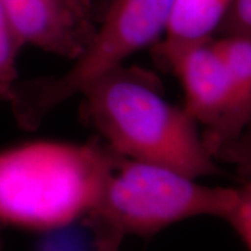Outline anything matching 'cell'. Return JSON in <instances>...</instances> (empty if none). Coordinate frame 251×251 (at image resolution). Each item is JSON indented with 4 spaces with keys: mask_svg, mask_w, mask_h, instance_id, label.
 I'll list each match as a JSON object with an SVG mask.
<instances>
[{
    "mask_svg": "<svg viewBox=\"0 0 251 251\" xmlns=\"http://www.w3.org/2000/svg\"><path fill=\"white\" fill-rule=\"evenodd\" d=\"M80 94V117L119 155L196 179L221 174L197 122L184 107L163 97L159 81L150 72L122 64Z\"/></svg>",
    "mask_w": 251,
    "mask_h": 251,
    "instance_id": "obj_1",
    "label": "cell"
},
{
    "mask_svg": "<svg viewBox=\"0 0 251 251\" xmlns=\"http://www.w3.org/2000/svg\"><path fill=\"white\" fill-rule=\"evenodd\" d=\"M121 155L103 141H39L0 152V222L50 230L84 218Z\"/></svg>",
    "mask_w": 251,
    "mask_h": 251,
    "instance_id": "obj_2",
    "label": "cell"
},
{
    "mask_svg": "<svg viewBox=\"0 0 251 251\" xmlns=\"http://www.w3.org/2000/svg\"><path fill=\"white\" fill-rule=\"evenodd\" d=\"M235 187H211L166 166L121 156L96 205L83 219L96 247L120 246L126 235L148 236L183 220L225 219Z\"/></svg>",
    "mask_w": 251,
    "mask_h": 251,
    "instance_id": "obj_3",
    "label": "cell"
},
{
    "mask_svg": "<svg viewBox=\"0 0 251 251\" xmlns=\"http://www.w3.org/2000/svg\"><path fill=\"white\" fill-rule=\"evenodd\" d=\"M174 0H108L96 33L57 77L18 81L9 106L21 128L34 130L62 102L120 67L129 56L156 45L164 35Z\"/></svg>",
    "mask_w": 251,
    "mask_h": 251,
    "instance_id": "obj_4",
    "label": "cell"
},
{
    "mask_svg": "<svg viewBox=\"0 0 251 251\" xmlns=\"http://www.w3.org/2000/svg\"><path fill=\"white\" fill-rule=\"evenodd\" d=\"M213 40L156 57L179 79L185 111L203 127V143L216 158V153L231 141L235 94L230 75Z\"/></svg>",
    "mask_w": 251,
    "mask_h": 251,
    "instance_id": "obj_5",
    "label": "cell"
},
{
    "mask_svg": "<svg viewBox=\"0 0 251 251\" xmlns=\"http://www.w3.org/2000/svg\"><path fill=\"white\" fill-rule=\"evenodd\" d=\"M0 6L23 49L31 46L75 61L93 37L65 0H0Z\"/></svg>",
    "mask_w": 251,
    "mask_h": 251,
    "instance_id": "obj_6",
    "label": "cell"
},
{
    "mask_svg": "<svg viewBox=\"0 0 251 251\" xmlns=\"http://www.w3.org/2000/svg\"><path fill=\"white\" fill-rule=\"evenodd\" d=\"M231 0H174L164 35L155 54L208 42L218 33Z\"/></svg>",
    "mask_w": 251,
    "mask_h": 251,
    "instance_id": "obj_7",
    "label": "cell"
},
{
    "mask_svg": "<svg viewBox=\"0 0 251 251\" xmlns=\"http://www.w3.org/2000/svg\"><path fill=\"white\" fill-rule=\"evenodd\" d=\"M213 45L224 59L234 87L235 105L230 124L231 142L251 121V39L220 36Z\"/></svg>",
    "mask_w": 251,
    "mask_h": 251,
    "instance_id": "obj_8",
    "label": "cell"
},
{
    "mask_svg": "<svg viewBox=\"0 0 251 251\" xmlns=\"http://www.w3.org/2000/svg\"><path fill=\"white\" fill-rule=\"evenodd\" d=\"M23 50L0 6V103L11 101L19 81L17 59Z\"/></svg>",
    "mask_w": 251,
    "mask_h": 251,
    "instance_id": "obj_9",
    "label": "cell"
},
{
    "mask_svg": "<svg viewBox=\"0 0 251 251\" xmlns=\"http://www.w3.org/2000/svg\"><path fill=\"white\" fill-rule=\"evenodd\" d=\"M251 251V177L241 187H235L234 202L225 216Z\"/></svg>",
    "mask_w": 251,
    "mask_h": 251,
    "instance_id": "obj_10",
    "label": "cell"
},
{
    "mask_svg": "<svg viewBox=\"0 0 251 251\" xmlns=\"http://www.w3.org/2000/svg\"><path fill=\"white\" fill-rule=\"evenodd\" d=\"M216 159L235 166L237 174L244 179L251 177V121L234 142L216 153Z\"/></svg>",
    "mask_w": 251,
    "mask_h": 251,
    "instance_id": "obj_11",
    "label": "cell"
},
{
    "mask_svg": "<svg viewBox=\"0 0 251 251\" xmlns=\"http://www.w3.org/2000/svg\"><path fill=\"white\" fill-rule=\"evenodd\" d=\"M218 34L251 39V0H231Z\"/></svg>",
    "mask_w": 251,
    "mask_h": 251,
    "instance_id": "obj_12",
    "label": "cell"
},
{
    "mask_svg": "<svg viewBox=\"0 0 251 251\" xmlns=\"http://www.w3.org/2000/svg\"><path fill=\"white\" fill-rule=\"evenodd\" d=\"M80 24L91 33H96L100 21V14L96 0H65Z\"/></svg>",
    "mask_w": 251,
    "mask_h": 251,
    "instance_id": "obj_13",
    "label": "cell"
},
{
    "mask_svg": "<svg viewBox=\"0 0 251 251\" xmlns=\"http://www.w3.org/2000/svg\"><path fill=\"white\" fill-rule=\"evenodd\" d=\"M94 251H119V246H113V244H105V246L96 247Z\"/></svg>",
    "mask_w": 251,
    "mask_h": 251,
    "instance_id": "obj_14",
    "label": "cell"
},
{
    "mask_svg": "<svg viewBox=\"0 0 251 251\" xmlns=\"http://www.w3.org/2000/svg\"><path fill=\"white\" fill-rule=\"evenodd\" d=\"M107 2H108V0H96V4H97V7H98L100 18L102 17L103 11H105L106 6H107Z\"/></svg>",
    "mask_w": 251,
    "mask_h": 251,
    "instance_id": "obj_15",
    "label": "cell"
},
{
    "mask_svg": "<svg viewBox=\"0 0 251 251\" xmlns=\"http://www.w3.org/2000/svg\"><path fill=\"white\" fill-rule=\"evenodd\" d=\"M2 233H4V225L0 222V250L4 247V240H2Z\"/></svg>",
    "mask_w": 251,
    "mask_h": 251,
    "instance_id": "obj_16",
    "label": "cell"
}]
</instances>
